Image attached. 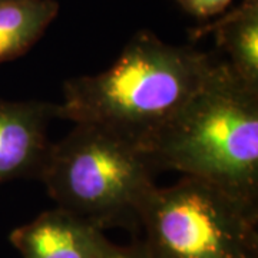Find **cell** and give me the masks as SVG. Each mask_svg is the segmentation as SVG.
<instances>
[{"label": "cell", "mask_w": 258, "mask_h": 258, "mask_svg": "<svg viewBox=\"0 0 258 258\" xmlns=\"http://www.w3.org/2000/svg\"><path fill=\"white\" fill-rule=\"evenodd\" d=\"M215 62L195 47L141 30L111 68L64 83L56 118L98 125L144 148L198 92Z\"/></svg>", "instance_id": "cell-1"}, {"label": "cell", "mask_w": 258, "mask_h": 258, "mask_svg": "<svg viewBox=\"0 0 258 258\" xmlns=\"http://www.w3.org/2000/svg\"><path fill=\"white\" fill-rule=\"evenodd\" d=\"M154 169L205 179L258 205V89L224 60L142 148Z\"/></svg>", "instance_id": "cell-2"}, {"label": "cell", "mask_w": 258, "mask_h": 258, "mask_svg": "<svg viewBox=\"0 0 258 258\" xmlns=\"http://www.w3.org/2000/svg\"><path fill=\"white\" fill-rule=\"evenodd\" d=\"M154 166L144 149L93 123L52 142L39 179L59 208L99 230H137L154 184Z\"/></svg>", "instance_id": "cell-3"}, {"label": "cell", "mask_w": 258, "mask_h": 258, "mask_svg": "<svg viewBox=\"0 0 258 258\" xmlns=\"http://www.w3.org/2000/svg\"><path fill=\"white\" fill-rule=\"evenodd\" d=\"M137 230L148 258H258V205L195 176L155 186Z\"/></svg>", "instance_id": "cell-4"}, {"label": "cell", "mask_w": 258, "mask_h": 258, "mask_svg": "<svg viewBox=\"0 0 258 258\" xmlns=\"http://www.w3.org/2000/svg\"><path fill=\"white\" fill-rule=\"evenodd\" d=\"M56 105L42 101L0 99V185L18 178H37L46 161L47 128Z\"/></svg>", "instance_id": "cell-5"}, {"label": "cell", "mask_w": 258, "mask_h": 258, "mask_svg": "<svg viewBox=\"0 0 258 258\" xmlns=\"http://www.w3.org/2000/svg\"><path fill=\"white\" fill-rule=\"evenodd\" d=\"M22 258H105L112 242L103 231L56 207L10 234Z\"/></svg>", "instance_id": "cell-6"}, {"label": "cell", "mask_w": 258, "mask_h": 258, "mask_svg": "<svg viewBox=\"0 0 258 258\" xmlns=\"http://www.w3.org/2000/svg\"><path fill=\"white\" fill-rule=\"evenodd\" d=\"M211 33L224 60L242 82L258 89V0H242L211 25L197 29L192 37Z\"/></svg>", "instance_id": "cell-7"}, {"label": "cell", "mask_w": 258, "mask_h": 258, "mask_svg": "<svg viewBox=\"0 0 258 258\" xmlns=\"http://www.w3.org/2000/svg\"><path fill=\"white\" fill-rule=\"evenodd\" d=\"M57 13L56 0H0V64L25 55Z\"/></svg>", "instance_id": "cell-8"}, {"label": "cell", "mask_w": 258, "mask_h": 258, "mask_svg": "<svg viewBox=\"0 0 258 258\" xmlns=\"http://www.w3.org/2000/svg\"><path fill=\"white\" fill-rule=\"evenodd\" d=\"M179 6L195 18L208 19L221 15L232 0H176Z\"/></svg>", "instance_id": "cell-9"}, {"label": "cell", "mask_w": 258, "mask_h": 258, "mask_svg": "<svg viewBox=\"0 0 258 258\" xmlns=\"http://www.w3.org/2000/svg\"><path fill=\"white\" fill-rule=\"evenodd\" d=\"M105 258H148L147 254L142 251L137 242H134L132 245L128 247H120L112 242L111 248L108 251Z\"/></svg>", "instance_id": "cell-10"}]
</instances>
